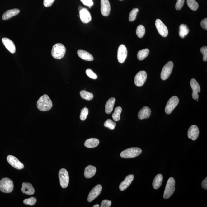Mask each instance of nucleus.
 <instances>
[{"label": "nucleus", "mask_w": 207, "mask_h": 207, "mask_svg": "<svg viewBox=\"0 0 207 207\" xmlns=\"http://www.w3.org/2000/svg\"><path fill=\"white\" fill-rule=\"evenodd\" d=\"M188 6L192 10L195 11L198 9L199 5L195 0H187Z\"/></svg>", "instance_id": "32"}, {"label": "nucleus", "mask_w": 207, "mask_h": 207, "mask_svg": "<svg viewBox=\"0 0 207 207\" xmlns=\"http://www.w3.org/2000/svg\"><path fill=\"white\" fill-rule=\"evenodd\" d=\"M99 143V141L96 138H90L86 141L84 146L88 148H93L96 147Z\"/></svg>", "instance_id": "26"}, {"label": "nucleus", "mask_w": 207, "mask_h": 207, "mask_svg": "<svg viewBox=\"0 0 207 207\" xmlns=\"http://www.w3.org/2000/svg\"><path fill=\"white\" fill-rule=\"evenodd\" d=\"M189 29L186 25L182 24L180 26L179 35L181 38H184L189 32Z\"/></svg>", "instance_id": "28"}, {"label": "nucleus", "mask_w": 207, "mask_h": 207, "mask_svg": "<svg viewBox=\"0 0 207 207\" xmlns=\"http://www.w3.org/2000/svg\"><path fill=\"white\" fill-rule=\"evenodd\" d=\"M173 62L172 61H170L164 66L160 75L161 78L162 80H166L169 77L173 70Z\"/></svg>", "instance_id": "8"}, {"label": "nucleus", "mask_w": 207, "mask_h": 207, "mask_svg": "<svg viewBox=\"0 0 207 207\" xmlns=\"http://www.w3.org/2000/svg\"><path fill=\"white\" fill-rule=\"evenodd\" d=\"M139 12V9L137 8L134 9L131 11L130 13L129 16V21H134L136 18L137 13Z\"/></svg>", "instance_id": "35"}, {"label": "nucleus", "mask_w": 207, "mask_h": 207, "mask_svg": "<svg viewBox=\"0 0 207 207\" xmlns=\"http://www.w3.org/2000/svg\"><path fill=\"white\" fill-rule=\"evenodd\" d=\"M96 172V168L93 166L89 165L87 166L85 169L84 175L85 178H92L95 175Z\"/></svg>", "instance_id": "22"}, {"label": "nucleus", "mask_w": 207, "mask_h": 207, "mask_svg": "<svg viewBox=\"0 0 207 207\" xmlns=\"http://www.w3.org/2000/svg\"><path fill=\"white\" fill-rule=\"evenodd\" d=\"M112 202L109 200H105L102 201L101 203V207H110L111 205Z\"/></svg>", "instance_id": "42"}, {"label": "nucleus", "mask_w": 207, "mask_h": 207, "mask_svg": "<svg viewBox=\"0 0 207 207\" xmlns=\"http://www.w3.org/2000/svg\"><path fill=\"white\" fill-rule=\"evenodd\" d=\"M179 102V99L176 96L171 97L166 106L165 111L166 113L170 114L172 113L173 111L178 105Z\"/></svg>", "instance_id": "7"}, {"label": "nucleus", "mask_w": 207, "mask_h": 207, "mask_svg": "<svg viewBox=\"0 0 207 207\" xmlns=\"http://www.w3.org/2000/svg\"><path fill=\"white\" fill-rule=\"evenodd\" d=\"M14 183L12 180L7 178L0 180V190L4 193H10L14 189Z\"/></svg>", "instance_id": "4"}, {"label": "nucleus", "mask_w": 207, "mask_h": 207, "mask_svg": "<svg viewBox=\"0 0 207 207\" xmlns=\"http://www.w3.org/2000/svg\"><path fill=\"white\" fill-rule=\"evenodd\" d=\"M37 200L35 197H31V198L26 199L24 201V203L26 205H30V206H33L35 204Z\"/></svg>", "instance_id": "37"}, {"label": "nucleus", "mask_w": 207, "mask_h": 207, "mask_svg": "<svg viewBox=\"0 0 207 207\" xmlns=\"http://www.w3.org/2000/svg\"><path fill=\"white\" fill-rule=\"evenodd\" d=\"M22 193L28 195H32L35 193V190L31 183H23L21 188Z\"/></svg>", "instance_id": "21"}, {"label": "nucleus", "mask_w": 207, "mask_h": 207, "mask_svg": "<svg viewBox=\"0 0 207 207\" xmlns=\"http://www.w3.org/2000/svg\"><path fill=\"white\" fill-rule=\"evenodd\" d=\"M59 176L61 186L64 188H67L69 183V175L67 170L64 168L61 169Z\"/></svg>", "instance_id": "6"}, {"label": "nucleus", "mask_w": 207, "mask_h": 207, "mask_svg": "<svg viewBox=\"0 0 207 207\" xmlns=\"http://www.w3.org/2000/svg\"><path fill=\"white\" fill-rule=\"evenodd\" d=\"M89 113L88 109L87 107H84L81 110V112L80 115V118L81 120L84 121L86 120L87 118V115Z\"/></svg>", "instance_id": "36"}, {"label": "nucleus", "mask_w": 207, "mask_h": 207, "mask_svg": "<svg viewBox=\"0 0 207 207\" xmlns=\"http://www.w3.org/2000/svg\"><path fill=\"white\" fill-rule=\"evenodd\" d=\"M102 190V187L101 185H97L89 193L87 198V201L91 202L93 201L100 194Z\"/></svg>", "instance_id": "13"}, {"label": "nucleus", "mask_w": 207, "mask_h": 207, "mask_svg": "<svg viewBox=\"0 0 207 207\" xmlns=\"http://www.w3.org/2000/svg\"><path fill=\"white\" fill-rule=\"evenodd\" d=\"M80 95L82 99L87 101L92 100L94 97L93 94L85 90L81 91L80 92Z\"/></svg>", "instance_id": "30"}, {"label": "nucleus", "mask_w": 207, "mask_h": 207, "mask_svg": "<svg viewBox=\"0 0 207 207\" xmlns=\"http://www.w3.org/2000/svg\"><path fill=\"white\" fill-rule=\"evenodd\" d=\"M7 162L14 168L21 170L24 168V165L17 158L14 156L9 155L7 158Z\"/></svg>", "instance_id": "11"}, {"label": "nucleus", "mask_w": 207, "mask_h": 207, "mask_svg": "<svg viewBox=\"0 0 207 207\" xmlns=\"http://www.w3.org/2000/svg\"><path fill=\"white\" fill-rule=\"evenodd\" d=\"M185 3V0H178L176 5H175V8L177 10H180L182 9Z\"/></svg>", "instance_id": "40"}, {"label": "nucleus", "mask_w": 207, "mask_h": 207, "mask_svg": "<svg viewBox=\"0 0 207 207\" xmlns=\"http://www.w3.org/2000/svg\"><path fill=\"white\" fill-rule=\"evenodd\" d=\"M101 11L104 16H108L110 14L111 6L109 0H101Z\"/></svg>", "instance_id": "15"}, {"label": "nucleus", "mask_w": 207, "mask_h": 207, "mask_svg": "<svg viewBox=\"0 0 207 207\" xmlns=\"http://www.w3.org/2000/svg\"><path fill=\"white\" fill-rule=\"evenodd\" d=\"M147 78V74L144 71L139 72L135 76L134 83L137 87H142L144 84Z\"/></svg>", "instance_id": "9"}, {"label": "nucleus", "mask_w": 207, "mask_h": 207, "mask_svg": "<svg viewBox=\"0 0 207 207\" xmlns=\"http://www.w3.org/2000/svg\"><path fill=\"white\" fill-rule=\"evenodd\" d=\"M2 42L7 49L12 54H14L16 52L15 45L13 41L10 39L7 38H4L2 39Z\"/></svg>", "instance_id": "19"}, {"label": "nucleus", "mask_w": 207, "mask_h": 207, "mask_svg": "<svg viewBox=\"0 0 207 207\" xmlns=\"http://www.w3.org/2000/svg\"><path fill=\"white\" fill-rule=\"evenodd\" d=\"M163 176L161 174H158L155 176L152 185L155 190L158 189L161 186L163 182Z\"/></svg>", "instance_id": "27"}, {"label": "nucleus", "mask_w": 207, "mask_h": 207, "mask_svg": "<svg viewBox=\"0 0 207 207\" xmlns=\"http://www.w3.org/2000/svg\"><path fill=\"white\" fill-rule=\"evenodd\" d=\"M93 207H99V205L98 204H96L95 205H94V206H93Z\"/></svg>", "instance_id": "47"}, {"label": "nucleus", "mask_w": 207, "mask_h": 207, "mask_svg": "<svg viewBox=\"0 0 207 207\" xmlns=\"http://www.w3.org/2000/svg\"><path fill=\"white\" fill-rule=\"evenodd\" d=\"M122 109L120 107H116L114 112L112 114V118L115 122L118 121L120 118V114L121 113Z\"/></svg>", "instance_id": "31"}, {"label": "nucleus", "mask_w": 207, "mask_h": 207, "mask_svg": "<svg viewBox=\"0 0 207 207\" xmlns=\"http://www.w3.org/2000/svg\"><path fill=\"white\" fill-rule=\"evenodd\" d=\"M202 187L205 190L207 189V178H205L202 183Z\"/></svg>", "instance_id": "45"}, {"label": "nucleus", "mask_w": 207, "mask_h": 207, "mask_svg": "<svg viewBox=\"0 0 207 207\" xmlns=\"http://www.w3.org/2000/svg\"><path fill=\"white\" fill-rule=\"evenodd\" d=\"M20 10L19 9H14L7 11L5 12L3 14L2 16V19L4 20H8L13 16L17 15L19 14Z\"/></svg>", "instance_id": "23"}, {"label": "nucleus", "mask_w": 207, "mask_h": 207, "mask_svg": "<svg viewBox=\"0 0 207 207\" xmlns=\"http://www.w3.org/2000/svg\"><path fill=\"white\" fill-rule=\"evenodd\" d=\"M120 1H123V0H120Z\"/></svg>", "instance_id": "49"}, {"label": "nucleus", "mask_w": 207, "mask_h": 207, "mask_svg": "<svg viewBox=\"0 0 207 207\" xmlns=\"http://www.w3.org/2000/svg\"><path fill=\"white\" fill-rule=\"evenodd\" d=\"M52 106V101L47 94H44L37 101V108L41 111H47L50 110Z\"/></svg>", "instance_id": "1"}, {"label": "nucleus", "mask_w": 207, "mask_h": 207, "mask_svg": "<svg viewBox=\"0 0 207 207\" xmlns=\"http://www.w3.org/2000/svg\"><path fill=\"white\" fill-rule=\"evenodd\" d=\"M79 16L81 21L84 24H87L92 21V18L88 10L85 8L79 11Z\"/></svg>", "instance_id": "16"}, {"label": "nucleus", "mask_w": 207, "mask_h": 207, "mask_svg": "<svg viewBox=\"0 0 207 207\" xmlns=\"http://www.w3.org/2000/svg\"><path fill=\"white\" fill-rule=\"evenodd\" d=\"M83 8V7L82 6H79V7H78V10H79V11H80V10H82V9Z\"/></svg>", "instance_id": "46"}, {"label": "nucleus", "mask_w": 207, "mask_h": 207, "mask_svg": "<svg viewBox=\"0 0 207 207\" xmlns=\"http://www.w3.org/2000/svg\"><path fill=\"white\" fill-rule=\"evenodd\" d=\"M86 74L88 77L91 78L96 79H97V76L92 69H87L86 71Z\"/></svg>", "instance_id": "38"}, {"label": "nucleus", "mask_w": 207, "mask_h": 207, "mask_svg": "<svg viewBox=\"0 0 207 207\" xmlns=\"http://www.w3.org/2000/svg\"><path fill=\"white\" fill-rule=\"evenodd\" d=\"M142 150L138 147H132V148L125 150L120 154V157L124 158H134L141 154Z\"/></svg>", "instance_id": "3"}, {"label": "nucleus", "mask_w": 207, "mask_h": 207, "mask_svg": "<svg viewBox=\"0 0 207 207\" xmlns=\"http://www.w3.org/2000/svg\"><path fill=\"white\" fill-rule=\"evenodd\" d=\"M55 0H44V5L46 7H49L52 6Z\"/></svg>", "instance_id": "43"}, {"label": "nucleus", "mask_w": 207, "mask_h": 207, "mask_svg": "<svg viewBox=\"0 0 207 207\" xmlns=\"http://www.w3.org/2000/svg\"><path fill=\"white\" fill-rule=\"evenodd\" d=\"M151 114V111L149 107L145 106L139 111L138 117L140 120L148 118Z\"/></svg>", "instance_id": "20"}, {"label": "nucleus", "mask_w": 207, "mask_h": 207, "mask_svg": "<svg viewBox=\"0 0 207 207\" xmlns=\"http://www.w3.org/2000/svg\"><path fill=\"white\" fill-rule=\"evenodd\" d=\"M155 26L157 31L161 35L164 37H167L168 36V29L166 26L160 19H157L156 20Z\"/></svg>", "instance_id": "10"}, {"label": "nucleus", "mask_w": 207, "mask_h": 207, "mask_svg": "<svg viewBox=\"0 0 207 207\" xmlns=\"http://www.w3.org/2000/svg\"><path fill=\"white\" fill-rule=\"evenodd\" d=\"M190 84L193 91L192 97L194 100H198L199 98L198 93L201 91L199 84H198L196 79H192L190 81Z\"/></svg>", "instance_id": "14"}, {"label": "nucleus", "mask_w": 207, "mask_h": 207, "mask_svg": "<svg viewBox=\"0 0 207 207\" xmlns=\"http://www.w3.org/2000/svg\"><path fill=\"white\" fill-rule=\"evenodd\" d=\"M199 133L200 131L198 127L196 125H192L189 129L188 136L190 139L195 140L198 139Z\"/></svg>", "instance_id": "17"}, {"label": "nucleus", "mask_w": 207, "mask_h": 207, "mask_svg": "<svg viewBox=\"0 0 207 207\" xmlns=\"http://www.w3.org/2000/svg\"><path fill=\"white\" fill-rule=\"evenodd\" d=\"M201 26L202 28L204 29L207 30V19L205 18L201 22Z\"/></svg>", "instance_id": "44"}, {"label": "nucleus", "mask_w": 207, "mask_h": 207, "mask_svg": "<svg viewBox=\"0 0 207 207\" xmlns=\"http://www.w3.org/2000/svg\"><path fill=\"white\" fill-rule=\"evenodd\" d=\"M66 52V48L64 45L57 44L53 46L51 54L54 59H60L64 57Z\"/></svg>", "instance_id": "2"}, {"label": "nucleus", "mask_w": 207, "mask_h": 207, "mask_svg": "<svg viewBox=\"0 0 207 207\" xmlns=\"http://www.w3.org/2000/svg\"><path fill=\"white\" fill-rule=\"evenodd\" d=\"M200 52L203 54V60L204 62H207V47L206 46L202 47L200 49Z\"/></svg>", "instance_id": "39"}, {"label": "nucleus", "mask_w": 207, "mask_h": 207, "mask_svg": "<svg viewBox=\"0 0 207 207\" xmlns=\"http://www.w3.org/2000/svg\"><path fill=\"white\" fill-rule=\"evenodd\" d=\"M80 1L84 5L88 6L89 7H92L94 4L92 0H80Z\"/></svg>", "instance_id": "41"}, {"label": "nucleus", "mask_w": 207, "mask_h": 207, "mask_svg": "<svg viewBox=\"0 0 207 207\" xmlns=\"http://www.w3.org/2000/svg\"><path fill=\"white\" fill-rule=\"evenodd\" d=\"M116 124L110 119H108L104 122V126L107 127L109 129L113 130L115 129Z\"/></svg>", "instance_id": "34"}, {"label": "nucleus", "mask_w": 207, "mask_h": 207, "mask_svg": "<svg viewBox=\"0 0 207 207\" xmlns=\"http://www.w3.org/2000/svg\"><path fill=\"white\" fill-rule=\"evenodd\" d=\"M77 54L79 57L84 60L87 61L93 60L94 58L93 56L87 51L79 50L78 51Z\"/></svg>", "instance_id": "24"}, {"label": "nucleus", "mask_w": 207, "mask_h": 207, "mask_svg": "<svg viewBox=\"0 0 207 207\" xmlns=\"http://www.w3.org/2000/svg\"><path fill=\"white\" fill-rule=\"evenodd\" d=\"M134 176L133 175H130L126 177L125 180L120 184L119 188L120 191H123L126 189L133 181Z\"/></svg>", "instance_id": "18"}, {"label": "nucleus", "mask_w": 207, "mask_h": 207, "mask_svg": "<svg viewBox=\"0 0 207 207\" xmlns=\"http://www.w3.org/2000/svg\"><path fill=\"white\" fill-rule=\"evenodd\" d=\"M145 28L144 26L142 25L137 26L136 30V34L139 38L143 37L145 34Z\"/></svg>", "instance_id": "33"}, {"label": "nucleus", "mask_w": 207, "mask_h": 207, "mask_svg": "<svg viewBox=\"0 0 207 207\" xmlns=\"http://www.w3.org/2000/svg\"><path fill=\"white\" fill-rule=\"evenodd\" d=\"M150 51L148 49H146L140 50L137 53V57L139 60L142 61L145 58L148 57Z\"/></svg>", "instance_id": "29"}, {"label": "nucleus", "mask_w": 207, "mask_h": 207, "mask_svg": "<svg viewBox=\"0 0 207 207\" xmlns=\"http://www.w3.org/2000/svg\"><path fill=\"white\" fill-rule=\"evenodd\" d=\"M197 102H198V100H197Z\"/></svg>", "instance_id": "48"}, {"label": "nucleus", "mask_w": 207, "mask_h": 207, "mask_svg": "<svg viewBox=\"0 0 207 207\" xmlns=\"http://www.w3.org/2000/svg\"><path fill=\"white\" fill-rule=\"evenodd\" d=\"M115 102V99L111 97L107 101L105 105V112L106 113L109 114L111 113L113 110L114 104Z\"/></svg>", "instance_id": "25"}, {"label": "nucleus", "mask_w": 207, "mask_h": 207, "mask_svg": "<svg viewBox=\"0 0 207 207\" xmlns=\"http://www.w3.org/2000/svg\"><path fill=\"white\" fill-rule=\"evenodd\" d=\"M175 181L174 178L171 177L167 181L166 186L163 198L165 199L169 198L173 194L175 190Z\"/></svg>", "instance_id": "5"}, {"label": "nucleus", "mask_w": 207, "mask_h": 207, "mask_svg": "<svg viewBox=\"0 0 207 207\" xmlns=\"http://www.w3.org/2000/svg\"><path fill=\"white\" fill-rule=\"evenodd\" d=\"M127 56V50L126 47L124 45H121L118 48L117 51V59L120 63L125 62Z\"/></svg>", "instance_id": "12"}]
</instances>
